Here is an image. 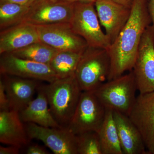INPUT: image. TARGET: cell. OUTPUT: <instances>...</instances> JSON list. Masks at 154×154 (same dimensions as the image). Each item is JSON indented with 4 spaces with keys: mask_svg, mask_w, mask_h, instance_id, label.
I'll return each mask as SVG.
<instances>
[{
    "mask_svg": "<svg viewBox=\"0 0 154 154\" xmlns=\"http://www.w3.org/2000/svg\"><path fill=\"white\" fill-rule=\"evenodd\" d=\"M148 3V0H134L128 21L107 49L110 61L108 81L132 70L143 34L152 24Z\"/></svg>",
    "mask_w": 154,
    "mask_h": 154,
    "instance_id": "obj_1",
    "label": "cell"
},
{
    "mask_svg": "<svg viewBox=\"0 0 154 154\" xmlns=\"http://www.w3.org/2000/svg\"><path fill=\"white\" fill-rule=\"evenodd\" d=\"M41 87L54 117L61 126L67 127L83 92L75 75L58 79Z\"/></svg>",
    "mask_w": 154,
    "mask_h": 154,
    "instance_id": "obj_2",
    "label": "cell"
},
{
    "mask_svg": "<svg viewBox=\"0 0 154 154\" xmlns=\"http://www.w3.org/2000/svg\"><path fill=\"white\" fill-rule=\"evenodd\" d=\"M137 90L132 70L103 83L92 92L106 108L128 116L135 102Z\"/></svg>",
    "mask_w": 154,
    "mask_h": 154,
    "instance_id": "obj_3",
    "label": "cell"
},
{
    "mask_svg": "<svg viewBox=\"0 0 154 154\" xmlns=\"http://www.w3.org/2000/svg\"><path fill=\"white\" fill-rule=\"evenodd\" d=\"M110 69L107 49L86 48L80 58L75 75L83 91H92L107 80Z\"/></svg>",
    "mask_w": 154,
    "mask_h": 154,
    "instance_id": "obj_4",
    "label": "cell"
},
{
    "mask_svg": "<svg viewBox=\"0 0 154 154\" xmlns=\"http://www.w3.org/2000/svg\"><path fill=\"white\" fill-rule=\"evenodd\" d=\"M95 3L76 2L69 22L73 30L87 42L88 46L107 49L111 42L99 24Z\"/></svg>",
    "mask_w": 154,
    "mask_h": 154,
    "instance_id": "obj_5",
    "label": "cell"
},
{
    "mask_svg": "<svg viewBox=\"0 0 154 154\" xmlns=\"http://www.w3.org/2000/svg\"><path fill=\"white\" fill-rule=\"evenodd\" d=\"M106 108L92 91H83L68 128L75 135L87 131L98 132Z\"/></svg>",
    "mask_w": 154,
    "mask_h": 154,
    "instance_id": "obj_6",
    "label": "cell"
},
{
    "mask_svg": "<svg viewBox=\"0 0 154 154\" xmlns=\"http://www.w3.org/2000/svg\"><path fill=\"white\" fill-rule=\"evenodd\" d=\"M132 71L140 94L154 91V30L152 25L143 34Z\"/></svg>",
    "mask_w": 154,
    "mask_h": 154,
    "instance_id": "obj_7",
    "label": "cell"
},
{
    "mask_svg": "<svg viewBox=\"0 0 154 154\" xmlns=\"http://www.w3.org/2000/svg\"><path fill=\"white\" fill-rule=\"evenodd\" d=\"M30 140L41 141L55 154H78L77 135L68 128L46 127L35 123L25 125Z\"/></svg>",
    "mask_w": 154,
    "mask_h": 154,
    "instance_id": "obj_8",
    "label": "cell"
},
{
    "mask_svg": "<svg viewBox=\"0 0 154 154\" xmlns=\"http://www.w3.org/2000/svg\"><path fill=\"white\" fill-rule=\"evenodd\" d=\"M74 4L60 0H36L30 6L22 22L35 26L69 23L73 13Z\"/></svg>",
    "mask_w": 154,
    "mask_h": 154,
    "instance_id": "obj_9",
    "label": "cell"
},
{
    "mask_svg": "<svg viewBox=\"0 0 154 154\" xmlns=\"http://www.w3.org/2000/svg\"><path fill=\"white\" fill-rule=\"evenodd\" d=\"M39 40L59 51L83 52L88 45L69 22L36 26Z\"/></svg>",
    "mask_w": 154,
    "mask_h": 154,
    "instance_id": "obj_10",
    "label": "cell"
},
{
    "mask_svg": "<svg viewBox=\"0 0 154 154\" xmlns=\"http://www.w3.org/2000/svg\"><path fill=\"white\" fill-rule=\"evenodd\" d=\"M2 55L0 71L2 74L48 83L58 79L48 64L20 58L10 53Z\"/></svg>",
    "mask_w": 154,
    "mask_h": 154,
    "instance_id": "obj_11",
    "label": "cell"
},
{
    "mask_svg": "<svg viewBox=\"0 0 154 154\" xmlns=\"http://www.w3.org/2000/svg\"><path fill=\"white\" fill-rule=\"evenodd\" d=\"M139 130L149 154H154V91L140 94L128 115Z\"/></svg>",
    "mask_w": 154,
    "mask_h": 154,
    "instance_id": "obj_12",
    "label": "cell"
},
{
    "mask_svg": "<svg viewBox=\"0 0 154 154\" xmlns=\"http://www.w3.org/2000/svg\"><path fill=\"white\" fill-rule=\"evenodd\" d=\"M95 5L99 22L105 28L111 44L128 21L131 8L111 0H96Z\"/></svg>",
    "mask_w": 154,
    "mask_h": 154,
    "instance_id": "obj_13",
    "label": "cell"
},
{
    "mask_svg": "<svg viewBox=\"0 0 154 154\" xmlns=\"http://www.w3.org/2000/svg\"><path fill=\"white\" fill-rule=\"evenodd\" d=\"M7 75L2 81L8 99L10 110L20 113L33 100L35 91L39 87L37 80Z\"/></svg>",
    "mask_w": 154,
    "mask_h": 154,
    "instance_id": "obj_14",
    "label": "cell"
},
{
    "mask_svg": "<svg viewBox=\"0 0 154 154\" xmlns=\"http://www.w3.org/2000/svg\"><path fill=\"white\" fill-rule=\"evenodd\" d=\"M19 113L9 110L0 112V142L20 149L28 145L30 140Z\"/></svg>",
    "mask_w": 154,
    "mask_h": 154,
    "instance_id": "obj_15",
    "label": "cell"
},
{
    "mask_svg": "<svg viewBox=\"0 0 154 154\" xmlns=\"http://www.w3.org/2000/svg\"><path fill=\"white\" fill-rule=\"evenodd\" d=\"M38 41L36 26L22 22L1 31L0 54L11 53Z\"/></svg>",
    "mask_w": 154,
    "mask_h": 154,
    "instance_id": "obj_16",
    "label": "cell"
},
{
    "mask_svg": "<svg viewBox=\"0 0 154 154\" xmlns=\"http://www.w3.org/2000/svg\"><path fill=\"white\" fill-rule=\"evenodd\" d=\"M123 154H147L146 146L139 130L128 116L113 110Z\"/></svg>",
    "mask_w": 154,
    "mask_h": 154,
    "instance_id": "obj_17",
    "label": "cell"
},
{
    "mask_svg": "<svg viewBox=\"0 0 154 154\" xmlns=\"http://www.w3.org/2000/svg\"><path fill=\"white\" fill-rule=\"evenodd\" d=\"M36 99H33L24 110L19 113L22 121L46 127H62L51 112L48 101L43 89L39 87Z\"/></svg>",
    "mask_w": 154,
    "mask_h": 154,
    "instance_id": "obj_18",
    "label": "cell"
},
{
    "mask_svg": "<svg viewBox=\"0 0 154 154\" xmlns=\"http://www.w3.org/2000/svg\"><path fill=\"white\" fill-rule=\"evenodd\" d=\"M97 133L103 154H123L111 109L106 108L105 119Z\"/></svg>",
    "mask_w": 154,
    "mask_h": 154,
    "instance_id": "obj_19",
    "label": "cell"
},
{
    "mask_svg": "<svg viewBox=\"0 0 154 154\" xmlns=\"http://www.w3.org/2000/svg\"><path fill=\"white\" fill-rule=\"evenodd\" d=\"M83 52L59 51L48 65L58 79L67 78L75 75Z\"/></svg>",
    "mask_w": 154,
    "mask_h": 154,
    "instance_id": "obj_20",
    "label": "cell"
},
{
    "mask_svg": "<svg viewBox=\"0 0 154 154\" xmlns=\"http://www.w3.org/2000/svg\"><path fill=\"white\" fill-rule=\"evenodd\" d=\"M58 51L44 42L38 41L10 53L23 59L48 64Z\"/></svg>",
    "mask_w": 154,
    "mask_h": 154,
    "instance_id": "obj_21",
    "label": "cell"
},
{
    "mask_svg": "<svg viewBox=\"0 0 154 154\" xmlns=\"http://www.w3.org/2000/svg\"><path fill=\"white\" fill-rule=\"evenodd\" d=\"M30 6L14 3L0 4V28L7 29L23 22Z\"/></svg>",
    "mask_w": 154,
    "mask_h": 154,
    "instance_id": "obj_22",
    "label": "cell"
},
{
    "mask_svg": "<svg viewBox=\"0 0 154 154\" xmlns=\"http://www.w3.org/2000/svg\"><path fill=\"white\" fill-rule=\"evenodd\" d=\"M76 135L78 154H103L98 133L87 131Z\"/></svg>",
    "mask_w": 154,
    "mask_h": 154,
    "instance_id": "obj_23",
    "label": "cell"
},
{
    "mask_svg": "<svg viewBox=\"0 0 154 154\" xmlns=\"http://www.w3.org/2000/svg\"><path fill=\"white\" fill-rule=\"evenodd\" d=\"M10 110L8 96L2 80L0 81V110L5 111Z\"/></svg>",
    "mask_w": 154,
    "mask_h": 154,
    "instance_id": "obj_24",
    "label": "cell"
},
{
    "mask_svg": "<svg viewBox=\"0 0 154 154\" xmlns=\"http://www.w3.org/2000/svg\"><path fill=\"white\" fill-rule=\"evenodd\" d=\"M26 153L28 154H48L49 153L42 146L38 144H32L29 146Z\"/></svg>",
    "mask_w": 154,
    "mask_h": 154,
    "instance_id": "obj_25",
    "label": "cell"
},
{
    "mask_svg": "<svg viewBox=\"0 0 154 154\" xmlns=\"http://www.w3.org/2000/svg\"><path fill=\"white\" fill-rule=\"evenodd\" d=\"M20 148L14 146H0V154H18L19 153Z\"/></svg>",
    "mask_w": 154,
    "mask_h": 154,
    "instance_id": "obj_26",
    "label": "cell"
},
{
    "mask_svg": "<svg viewBox=\"0 0 154 154\" xmlns=\"http://www.w3.org/2000/svg\"><path fill=\"white\" fill-rule=\"evenodd\" d=\"M36 0H0V4L4 3H14L18 5L30 6Z\"/></svg>",
    "mask_w": 154,
    "mask_h": 154,
    "instance_id": "obj_27",
    "label": "cell"
},
{
    "mask_svg": "<svg viewBox=\"0 0 154 154\" xmlns=\"http://www.w3.org/2000/svg\"><path fill=\"white\" fill-rule=\"evenodd\" d=\"M148 9L150 17L151 19L152 25L154 30V0H149Z\"/></svg>",
    "mask_w": 154,
    "mask_h": 154,
    "instance_id": "obj_28",
    "label": "cell"
},
{
    "mask_svg": "<svg viewBox=\"0 0 154 154\" xmlns=\"http://www.w3.org/2000/svg\"><path fill=\"white\" fill-rule=\"evenodd\" d=\"M111 1L119 5L131 8L134 0H111Z\"/></svg>",
    "mask_w": 154,
    "mask_h": 154,
    "instance_id": "obj_29",
    "label": "cell"
},
{
    "mask_svg": "<svg viewBox=\"0 0 154 154\" xmlns=\"http://www.w3.org/2000/svg\"><path fill=\"white\" fill-rule=\"evenodd\" d=\"M60 1H64V2L71 3H75L76 2H88L95 3L96 0H60Z\"/></svg>",
    "mask_w": 154,
    "mask_h": 154,
    "instance_id": "obj_30",
    "label": "cell"
},
{
    "mask_svg": "<svg viewBox=\"0 0 154 154\" xmlns=\"http://www.w3.org/2000/svg\"><path fill=\"white\" fill-rule=\"evenodd\" d=\"M148 1H149V0H148Z\"/></svg>",
    "mask_w": 154,
    "mask_h": 154,
    "instance_id": "obj_31",
    "label": "cell"
}]
</instances>
